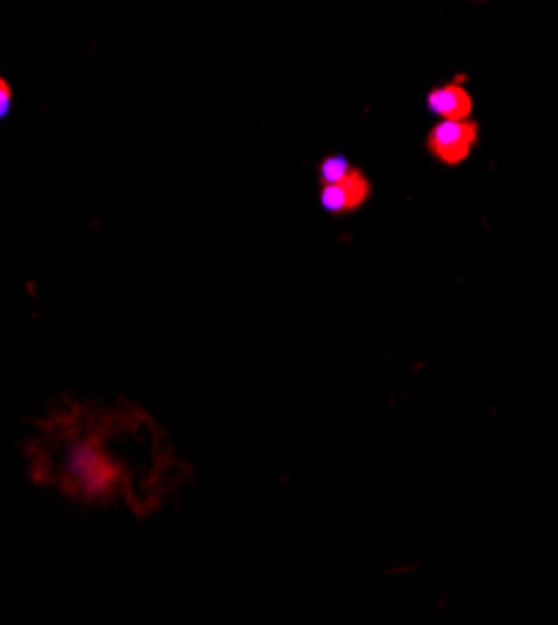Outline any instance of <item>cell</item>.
Masks as SVG:
<instances>
[{"label": "cell", "instance_id": "6da1fadb", "mask_svg": "<svg viewBox=\"0 0 558 625\" xmlns=\"http://www.w3.org/2000/svg\"><path fill=\"white\" fill-rule=\"evenodd\" d=\"M478 140L476 120H438L426 135V150L448 168L468 160Z\"/></svg>", "mask_w": 558, "mask_h": 625}, {"label": "cell", "instance_id": "7a4b0ae2", "mask_svg": "<svg viewBox=\"0 0 558 625\" xmlns=\"http://www.w3.org/2000/svg\"><path fill=\"white\" fill-rule=\"evenodd\" d=\"M368 198H371V180L361 168H351V173L338 183L323 185L321 195H318L321 208L331 215L356 213L368 203Z\"/></svg>", "mask_w": 558, "mask_h": 625}, {"label": "cell", "instance_id": "3957f363", "mask_svg": "<svg viewBox=\"0 0 558 625\" xmlns=\"http://www.w3.org/2000/svg\"><path fill=\"white\" fill-rule=\"evenodd\" d=\"M466 75H458L453 83L436 85L428 90L426 108L441 120H468L473 110V98L466 88Z\"/></svg>", "mask_w": 558, "mask_h": 625}, {"label": "cell", "instance_id": "277c9868", "mask_svg": "<svg viewBox=\"0 0 558 625\" xmlns=\"http://www.w3.org/2000/svg\"><path fill=\"white\" fill-rule=\"evenodd\" d=\"M351 168L353 165L346 155H328L318 163V178H321V185H333L346 178Z\"/></svg>", "mask_w": 558, "mask_h": 625}, {"label": "cell", "instance_id": "5b68a950", "mask_svg": "<svg viewBox=\"0 0 558 625\" xmlns=\"http://www.w3.org/2000/svg\"><path fill=\"white\" fill-rule=\"evenodd\" d=\"M13 110V88L6 78H0V123L11 115Z\"/></svg>", "mask_w": 558, "mask_h": 625}]
</instances>
